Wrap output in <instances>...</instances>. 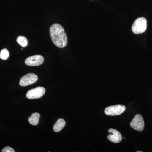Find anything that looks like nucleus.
Listing matches in <instances>:
<instances>
[{
    "mask_svg": "<svg viewBox=\"0 0 152 152\" xmlns=\"http://www.w3.org/2000/svg\"><path fill=\"white\" fill-rule=\"evenodd\" d=\"M50 33L52 42L55 45L61 48L67 45V37L62 26L58 24H53L50 28Z\"/></svg>",
    "mask_w": 152,
    "mask_h": 152,
    "instance_id": "obj_1",
    "label": "nucleus"
},
{
    "mask_svg": "<svg viewBox=\"0 0 152 152\" xmlns=\"http://www.w3.org/2000/svg\"><path fill=\"white\" fill-rule=\"evenodd\" d=\"M147 21L145 18L141 17L135 21L132 26V30L135 34H140L147 29Z\"/></svg>",
    "mask_w": 152,
    "mask_h": 152,
    "instance_id": "obj_2",
    "label": "nucleus"
},
{
    "mask_svg": "<svg viewBox=\"0 0 152 152\" xmlns=\"http://www.w3.org/2000/svg\"><path fill=\"white\" fill-rule=\"evenodd\" d=\"M126 107L121 104L111 106L106 108L104 110L106 115L109 116L119 115L126 110Z\"/></svg>",
    "mask_w": 152,
    "mask_h": 152,
    "instance_id": "obj_3",
    "label": "nucleus"
},
{
    "mask_svg": "<svg viewBox=\"0 0 152 152\" xmlns=\"http://www.w3.org/2000/svg\"><path fill=\"white\" fill-rule=\"evenodd\" d=\"M130 126L136 131L141 132L145 127V123L143 117L140 114H137L130 123Z\"/></svg>",
    "mask_w": 152,
    "mask_h": 152,
    "instance_id": "obj_4",
    "label": "nucleus"
},
{
    "mask_svg": "<svg viewBox=\"0 0 152 152\" xmlns=\"http://www.w3.org/2000/svg\"><path fill=\"white\" fill-rule=\"evenodd\" d=\"M45 93V89L44 87H38L29 90L26 94V97L30 99H39L42 97Z\"/></svg>",
    "mask_w": 152,
    "mask_h": 152,
    "instance_id": "obj_5",
    "label": "nucleus"
},
{
    "mask_svg": "<svg viewBox=\"0 0 152 152\" xmlns=\"http://www.w3.org/2000/svg\"><path fill=\"white\" fill-rule=\"evenodd\" d=\"M38 80V77L35 74L29 73L23 76L20 81V85L21 86H27L34 83Z\"/></svg>",
    "mask_w": 152,
    "mask_h": 152,
    "instance_id": "obj_6",
    "label": "nucleus"
},
{
    "mask_svg": "<svg viewBox=\"0 0 152 152\" xmlns=\"http://www.w3.org/2000/svg\"><path fill=\"white\" fill-rule=\"evenodd\" d=\"M43 57L41 55H35L26 58L25 64L29 66H38L42 64L44 62Z\"/></svg>",
    "mask_w": 152,
    "mask_h": 152,
    "instance_id": "obj_7",
    "label": "nucleus"
},
{
    "mask_svg": "<svg viewBox=\"0 0 152 152\" xmlns=\"http://www.w3.org/2000/svg\"><path fill=\"white\" fill-rule=\"evenodd\" d=\"M110 134L107 136V139L113 142H120L122 140V135L119 132L113 129H110L108 130Z\"/></svg>",
    "mask_w": 152,
    "mask_h": 152,
    "instance_id": "obj_8",
    "label": "nucleus"
},
{
    "mask_svg": "<svg viewBox=\"0 0 152 152\" xmlns=\"http://www.w3.org/2000/svg\"><path fill=\"white\" fill-rule=\"evenodd\" d=\"M65 124L66 122L63 119H59L55 123V125H54L53 128V130L56 132H60L64 127Z\"/></svg>",
    "mask_w": 152,
    "mask_h": 152,
    "instance_id": "obj_9",
    "label": "nucleus"
},
{
    "mask_svg": "<svg viewBox=\"0 0 152 152\" xmlns=\"http://www.w3.org/2000/svg\"><path fill=\"white\" fill-rule=\"evenodd\" d=\"M40 114L38 113H34L28 118V121L31 124L36 126L39 123Z\"/></svg>",
    "mask_w": 152,
    "mask_h": 152,
    "instance_id": "obj_10",
    "label": "nucleus"
},
{
    "mask_svg": "<svg viewBox=\"0 0 152 152\" xmlns=\"http://www.w3.org/2000/svg\"><path fill=\"white\" fill-rule=\"evenodd\" d=\"M17 42L23 48H25L28 45L27 39L24 36H20L17 38Z\"/></svg>",
    "mask_w": 152,
    "mask_h": 152,
    "instance_id": "obj_11",
    "label": "nucleus"
},
{
    "mask_svg": "<svg viewBox=\"0 0 152 152\" xmlns=\"http://www.w3.org/2000/svg\"><path fill=\"white\" fill-rule=\"evenodd\" d=\"M10 56V53L7 49H3L0 53V58L1 59L5 60L7 59Z\"/></svg>",
    "mask_w": 152,
    "mask_h": 152,
    "instance_id": "obj_12",
    "label": "nucleus"
},
{
    "mask_svg": "<svg viewBox=\"0 0 152 152\" xmlns=\"http://www.w3.org/2000/svg\"><path fill=\"white\" fill-rule=\"evenodd\" d=\"M2 152H15L13 149L10 147H6L4 148L1 151Z\"/></svg>",
    "mask_w": 152,
    "mask_h": 152,
    "instance_id": "obj_13",
    "label": "nucleus"
},
{
    "mask_svg": "<svg viewBox=\"0 0 152 152\" xmlns=\"http://www.w3.org/2000/svg\"><path fill=\"white\" fill-rule=\"evenodd\" d=\"M137 152H142V151H137Z\"/></svg>",
    "mask_w": 152,
    "mask_h": 152,
    "instance_id": "obj_14",
    "label": "nucleus"
}]
</instances>
